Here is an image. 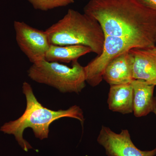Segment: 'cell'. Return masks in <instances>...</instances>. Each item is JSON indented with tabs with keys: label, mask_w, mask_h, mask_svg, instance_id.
<instances>
[{
	"label": "cell",
	"mask_w": 156,
	"mask_h": 156,
	"mask_svg": "<svg viewBox=\"0 0 156 156\" xmlns=\"http://www.w3.org/2000/svg\"><path fill=\"white\" fill-rule=\"evenodd\" d=\"M84 12L99 23L105 35L138 39L155 47L156 11L138 0H90Z\"/></svg>",
	"instance_id": "6da1fadb"
},
{
	"label": "cell",
	"mask_w": 156,
	"mask_h": 156,
	"mask_svg": "<svg viewBox=\"0 0 156 156\" xmlns=\"http://www.w3.org/2000/svg\"><path fill=\"white\" fill-rule=\"evenodd\" d=\"M23 92L26 99L24 113L17 119L7 122L1 126L0 131L5 134L13 135L23 151L33 148L24 139L23 133L27 128L32 129L35 136L43 140L49 137L50 126L53 122L62 118L77 119L82 124L84 122L83 112L80 107L73 105L66 110L53 111L43 106L37 100L31 86L26 82L23 84Z\"/></svg>",
	"instance_id": "7a4b0ae2"
},
{
	"label": "cell",
	"mask_w": 156,
	"mask_h": 156,
	"mask_svg": "<svg viewBox=\"0 0 156 156\" xmlns=\"http://www.w3.org/2000/svg\"><path fill=\"white\" fill-rule=\"evenodd\" d=\"M46 30L51 44L83 45L100 55L105 35L99 23L87 14L69 9L63 18Z\"/></svg>",
	"instance_id": "3957f363"
},
{
	"label": "cell",
	"mask_w": 156,
	"mask_h": 156,
	"mask_svg": "<svg viewBox=\"0 0 156 156\" xmlns=\"http://www.w3.org/2000/svg\"><path fill=\"white\" fill-rule=\"evenodd\" d=\"M29 77L39 83L53 87L62 93H80L86 87L84 67L78 61L72 67L45 59L33 63L27 71Z\"/></svg>",
	"instance_id": "277c9868"
},
{
	"label": "cell",
	"mask_w": 156,
	"mask_h": 156,
	"mask_svg": "<svg viewBox=\"0 0 156 156\" xmlns=\"http://www.w3.org/2000/svg\"><path fill=\"white\" fill-rule=\"evenodd\" d=\"M134 48H152L138 39L105 35L102 53L84 66L86 82L92 87L99 85L103 80L104 72L109 62L117 56Z\"/></svg>",
	"instance_id": "5b68a950"
},
{
	"label": "cell",
	"mask_w": 156,
	"mask_h": 156,
	"mask_svg": "<svg viewBox=\"0 0 156 156\" xmlns=\"http://www.w3.org/2000/svg\"><path fill=\"white\" fill-rule=\"evenodd\" d=\"M16 41L20 50L33 63L45 59L50 44L46 30L37 29L22 21H15Z\"/></svg>",
	"instance_id": "8992f818"
},
{
	"label": "cell",
	"mask_w": 156,
	"mask_h": 156,
	"mask_svg": "<svg viewBox=\"0 0 156 156\" xmlns=\"http://www.w3.org/2000/svg\"><path fill=\"white\" fill-rule=\"evenodd\" d=\"M108 156H155L156 147L150 151H141L132 142L129 131L122 130L117 134L110 128L102 126L97 137Z\"/></svg>",
	"instance_id": "52a82bcc"
},
{
	"label": "cell",
	"mask_w": 156,
	"mask_h": 156,
	"mask_svg": "<svg viewBox=\"0 0 156 156\" xmlns=\"http://www.w3.org/2000/svg\"><path fill=\"white\" fill-rule=\"evenodd\" d=\"M133 58V78L156 86V48L129 50Z\"/></svg>",
	"instance_id": "ba28073f"
},
{
	"label": "cell",
	"mask_w": 156,
	"mask_h": 156,
	"mask_svg": "<svg viewBox=\"0 0 156 156\" xmlns=\"http://www.w3.org/2000/svg\"><path fill=\"white\" fill-rule=\"evenodd\" d=\"M133 62V56L129 51L117 56L107 66L103 80L110 86L131 83L134 80Z\"/></svg>",
	"instance_id": "9c48e42d"
},
{
	"label": "cell",
	"mask_w": 156,
	"mask_h": 156,
	"mask_svg": "<svg viewBox=\"0 0 156 156\" xmlns=\"http://www.w3.org/2000/svg\"><path fill=\"white\" fill-rule=\"evenodd\" d=\"M133 90V112L136 117L145 116L153 112L154 106V89L156 86L142 80L131 83Z\"/></svg>",
	"instance_id": "30bf717a"
},
{
	"label": "cell",
	"mask_w": 156,
	"mask_h": 156,
	"mask_svg": "<svg viewBox=\"0 0 156 156\" xmlns=\"http://www.w3.org/2000/svg\"><path fill=\"white\" fill-rule=\"evenodd\" d=\"M107 103L114 112L128 114L133 112V90L131 83L110 86Z\"/></svg>",
	"instance_id": "8fae6325"
},
{
	"label": "cell",
	"mask_w": 156,
	"mask_h": 156,
	"mask_svg": "<svg viewBox=\"0 0 156 156\" xmlns=\"http://www.w3.org/2000/svg\"><path fill=\"white\" fill-rule=\"evenodd\" d=\"M91 52L92 51L90 48L83 45L51 44L45 59L49 62L69 63L78 61L80 57Z\"/></svg>",
	"instance_id": "7c38bea8"
},
{
	"label": "cell",
	"mask_w": 156,
	"mask_h": 156,
	"mask_svg": "<svg viewBox=\"0 0 156 156\" xmlns=\"http://www.w3.org/2000/svg\"><path fill=\"white\" fill-rule=\"evenodd\" d=\"M34 9L42 11L66 7L74 2V0H27Z\"/></svg>",
	"instance_id": "4fadbf2b"
},
{
	"label": "cell",
	"mask_w": 156,
	"mask_h": 156,
	"mask_svg": "<svg viewBox=\"0 0 156 156\" xmlns=\"http://www.w3.org/2000/svg\"><path fill=\"white\" fill-rule=\"evenodd\" d=\"M138 1L145 7L156 11V0H138Z\"/></svg>",
	"instance_id": "5bb4252c"
},
{
	"label": "cell",
	"mask_w": 156,
	"mask_h": 156,
	"mask_svg": "<svg viewBox=\"0 0 156 156\" xmlns=\"http://www.w3.org/2000/svg\"><path fill=\"white\" fill-rule=\"evenodd\" d=\"M154 113L156 115V95L154 97V108L153 111Z\"/></svg>",
	"instance_id": "9a60e30c"
},
{
	"label": "cell",
	"mask_w": 156,
	"mask_h": 156,
	"mask_svg": "<svg viewBox=\"0 0 156 156\" xmlns=\"http://www.w3.org/2000/svg\"><path fill=\"white\" fill-rule=\"evenodd\" d=\"M155 47L156 48V45H155Z\"/></svg>",
	"instance_id": "2e32d148"
}]
</instances>
